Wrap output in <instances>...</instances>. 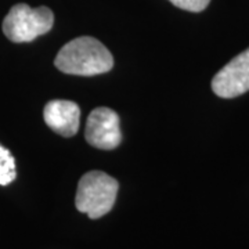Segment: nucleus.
Listing matches in <instances>:
<instances>
[{
  "label": "nucleus",
  "instance_id": "obj_4",
  "mask_svg": "<svg viewBox=\"0 0 249 249\" xmlns=\"http://www.w3.org/2000/svg\"><path fill=\"white\" fill-rule=\"evenodd\" d=\"M85 137L90 145L100 150L116 148L122 140L118 114L106 107L93 109L86 121Z\"/></svg>",
  "mask_w": 249,
  "mask_h": 249
},
{
  "label": "nucleus",
  "instance_id": "obj_1",
  "mask_svg": "<svg viewBox=\"0 0 249 249\" xmlns=\"http://www.w3.org/2000/svg\"><path fill=\"white\" fill-rule=\"evenodd\" d=\"M54 65L64 73L93 76L109 71L114 67V58L97 39L80 36L62 47L54 60Z\"/></svg>",
  "mask_w": 249,
  "mask_h": 249
},
{
  "label": "nucleus",
  "instance_id": "obj_6",
  "mask_svg": "<svg viewBox=\"0 0 249 249\" xmlns=\"http://www.w3.org/2000/svg\"><path fill=\"white\" fill-rule=\"evenodd\" d=\"M43 118L53 132L64 137H72L79 130L80 108L73 101L53 100L46 104Z\"/></svg>",
  "mask_w": 249,
  "mask_h": 249
},
{
  "label": "nucleus",
  "instance_id": "obj_7",
  "mask_svg": "<svg viewBox=\"0 0 249 249\" xmlns=\"http://www.w3.org/2000/svg\"><path fill=\"white\" fill-rule=\"evenodd\" d=\"M17 178L16 160L11 152L0 144V186H9Z\"/></svg>",
  "mask_w": 249,
  "mask_h": 249
},
{
  "label": "nucleus",
  "instance_id": "obj_8",
  "mask_svg": "<svg viewBox=\"0 0 249 249\" xmlns=\"http://www.w3.org/2000/svg\"><path fill=\"white\" fill-rule=\"evenodd\" d=\"M178 9L186 10V11H193V13H199L208 7L211 0H169Z\"/></svg>",
  "mask_w": 249,
  "mask_h": 249
},
{
  "label": "nucleus",
  "instance_id": "obj_3",
  "mask_svg": "<svg viewBox=\"0 0 249 249\" xmlns=\"http://www.w3.org/2000/svg\"><path fill=\"white\" fill-rule=\"evenodd\" d=\"M53 24V11L49 7L32 9L25 3H18L11 7L3 19V32L11 42L25 43L47 34Z\"/></svg>",
  "mask_w": 249,
  "mask_h": 249
},
{
  "label": "nucleus",
  "instance_id": "obj_5",
  "mask_svg": "<svg viewBox=\"0 0 249 249\" xmlns=\"http://www.w3.org/2000/svg\"><path fill=\"white\" fill-rule=\"evenodd\" d=\"M212 90L222 98H234L249 90V49L234 57L214 75Z\"/></svg>",
  "mask_w": 249,
  "mask_h": 249
},
{
  "label": "nucleus",
  "instance_id": "obj_2",
  "mask_svg": "<svg viewBox=\"0 0 249 249\" xmlns=\"http://www.w3.org/2000/svg\"><path fill=\"white\" fill-rule=\"evenodd\" d=\"M118 181L104 172L93 170L83 175L78 184L76 209L90 219H100L112 209L118 194Z\"/></svg>",
  "mask_w": 249,
  "mask_h": 249
}]
</instances>
